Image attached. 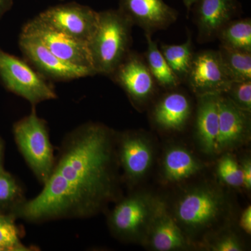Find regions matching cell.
Returning a JSON list of instances; mask_svg holds the SVG:
<instances>
[{"instance_id": "83f0119b", "label": "cell", "mask_w": 251, "mask_h": 251, "mask_svg": "<svg viewBox=\"0 0 251 251\" xmlns=\"http://www.w3.org/2000/svg\"><path fill=\"white\" fill-rule=\"evenodd\" d=\"M211 250L215 251H240L242 246L237 237L232 234H227L218 239L213 244Z\"/></svg>"}, {"instance_id": "5b68a950", "label": "cell", "mask_w": 251, "mask_h": 251, "mask_svg": "<svg viewBox=\"0 0 251 251\" xmlns=\"http://www.w3.org/2000/svg\"><path fill=\"white\" fill-rule=\"evenodd\" d=\"M157 201L140 193L120 200L108 217L112 234L124 241L138 240L146 237Z\"/></svg>"}, {"instance_id": "484cf974", "label": "cell", "mask_w": 251, "mask_h": 251, "mask_svg": "<svg viewBox=\"0 0 251 251\" xmlns=\"http://www.w3.org/2000/svg\"><path fill=\"white\" fill-rule=\"evenodd\" d=\"M218 173L222 181L229 186L236 188L243 186L242 168L230 155H226L220 160Z\"/></svg>"}, {"instance_id": "2e32d148", "label": "cell", "mask_w": 251, "mask_h": 251, "mask_svg": "<svg viewBox=\"0 0 251 251\" xmlns=\"http://www.w3.org/2000/svg\"><path fill=\"white\" fill-rule=\"evenodd\" d=\"M145 237L155 251L179 250L187 245L176 220L170 215L164 203L158 201Z\"/></svg>"}, {"instance_id": "4fadbf2b", "label": "cell", "mask_w": 251, "mask_h": 251, "mask_svg": "<svg viewBox=\"0 0 251 251\" xmlns=\"http://www.w3.org/2000/svg\"><path fill=\"white\" fill-rule=\"evenodd\" d=\"M117 153L119 165L130 181L141 179L153 160L152 148L148 140L132 132L117 134Z\"/></svg>"}, {"instance_id": "44dd1931", "label": "cell", "mask_w": 251, "mask_h": 251, "mask_svg": "<svg viewBox=\"0 0 251 251\" xmlns=\"http://www.w3.org/2000/svg\"><path fill=\"white\" fill-rule=\"evenodd\" d=\"M217 37L228 49L251 52V20H232L220 30Z\"/></svg>"}, {"instance_id": "5bb4252c", "label": "cell", "mask_w": 251, "mask_h": 251, "mask_svg": "<svg viewBox=\"0 0 251 251\" xmlns=\"http://www.w3.org/2000/svg\"><path fill=\"white\" fill-rule=\"evenodd\" d=\"M219 126L217 153L232 150L249 138L250 112L238 108L224 94L219 97Z\"/></svg>"}, {"instance_id": "30bf717a", "label": "cell", "mask_w": 251, "mask_h": 251, "mask_svg": "<svg viewBox=\"0 0 251 251\" xmlns=\"http://www.w3.org/2000/svg\"><path fill=\"white\" fill-rule=\"evenodd\" d=\"M198 97L224 94L231 82L225 72L219 50H204L194 54L186 80Z\"/></svg>"}, {"instance_id": "ba28073f", "label": "cell", "mask_w": 251, "mask_h": 251, "mask_svg": "<svg viewBox=\"0 0 251 251\" xmlns=\"http://www.w3.org/2000/svg\"><path fill=\"white\" fill-rule=\"evenodd\" d=\"M18 44L26 60L46 79L69 81L97 75L90 68L74 65L59 58L34 36L21 33Z\"/></svg>"}, {"instance_id": "f1b7e54d", "label": "cell", "mask_w": 251, "mask_h": 251, "mask_svg": "<svg viewBox=\"0 0 251 251\" xmlns=\"http://www.w3.org/2000/svg\"><path fill=\"white\" fill-rule=\"evenodd\" d=\"M242 168L243 175V187L247 191H250L251 188V160L247 158L243 163Z\"/></svg>"}, {"instance_id": "9c48e42d", "label": "cell", "mask_w": 251, "mask_h": 251, "mask_svg": "<svg viewBox=\"0 0 251 251\" xmlns=\"http://www.w3.org/2000/svg\"><path fill=\"white\" fill-rule=\"evenodd\" d=\"M110 77L136 105L148 102L156 91V81L145 57L133 51L128 52Z\"/></svg>"}, {"instance_id": "d4e9b609", "label": "cell", "mask_w": 251, "mask_h": 251, "mask_svg": "<svg viewBox=\"0 0 251 251\" xmlns=\"http://www.w3.org/2000/svg\"><path fill=\"white\" fill-rule=\"evenodd\" d=\"M16 219L11 214L0 213V249L2 251H39V248L23 244V230L16 225Z\"/></svg>"}, {"instance_id": "7402d4cb", "label": "cell", "mask_w": 251, "mask_h": 251, "mask_svg": "<svg viewBox=\"0 0 251 251\" xmlns=\"http://www.w3.org/2000/svg\"><path fill=\"white\" fill-rule=\"evenodd\" d=\"M225 72L231 82L251 80V52L220 46L219 50Z\"/></svg>"}, {"instance_id": "8fae6325", "label": "cell", "mask_w": 251, "mask_h": 251, "mask_svg": "<svg viewBox=\"0 0 251 251\" xmlns=\"http://www.w3.org/2000/svg\"><path fill=\"white\" fill-rule=\"evenodd\" d=\"M21 33L34 36L62 60L94 70L87 43L46 27L35 18L25 23Z\"/></svg>"}, {"instance_id": "9a60e30c", "label": "cell", "mask_w": 251, "mask_h": 251, "mask_svg": "<svg viewBox=\"0 0 251 251\" xmlns=\"http://www.w3.org/2000/svg\"><path fill=\"white\" fill-rule=\"evenodd\" d=\"M196 23L200 41L206 42L218 34L237 14V0H198Z\"/></svg>"}, {"instance_id": "3957f363", "label": "cell", "mask_w": 251, "mask_h": 251, "mask_svg": "<svg viewBox=\"0 0 251 251\" xmlns=\"http://www.w3.org/2000/svg\"><path fill=\"white\" fill-rule=\"evenodd\" d=\"M13 133L25 161L39 183L44 185L53 170L56 160L47 122L38 116L35 106H32L29 115L14 124Z\"/></svg>"}, {"instance_id": "ac0fdd59", "label": "cell", "mask_w": 251, "mask_h": 251, "mask_svg": "<svg viewBox=\"0 0 251 251\" xmlns=\"http://www.w3.org/2000/svg\"><path fill=\"white\" fill-rule=\"evenodd\" d=\"M191 115V104L181 92L167 94L158 101L153 112L156 125L163 129L181 130Z\"/></svg>"}, {"instance_id": "e0dca14e", "label": "cell", "mask_w": 251, "mask_h": 251, "mask_svg": "<svg viewBox=\"0 0 251 251\" xmlns=\"http://www.w3.org/2000/svg\"><path fill=\"white\" fill-rule=\"evenodd\" d=\"M220 95L205 94L198 97L196 135L200 147L206 154L217 153Z\"/></svg>"}, {"instance_id": "6da1fadb", "label": "cell", "mask_w": 251, "mask_h": 251, "mask_svg": "<svg viewBox=\"0 0 251 251\" xmlns=\"http://www.w3.org/2000/svg\"><path fill=\"white\" fill-rule=\"evenodd\" d=\"M117 133L89 122L67 133L41 192L12 213L30 224L97 215L118 197Z\"/></svg>"}, {"instance_id": "8992f818", "label": "cell", "mask_w": 251, "mask_h": 251, "mask_svg": "<svg viewBox=\"0 0 251 251\" xmlns=\"http://www.w3.org/2000/svg\"><path fill=\"white\" fill-rule=\"evenodd\" d=\"M224 209V198L214 188H193L183 195L175 207V220L185 228L199 231L212 226Z\"/></svg>"}, {"instance_id": "7a4b0ae2", "label": "cell", "mask_w": 251, "mask_h": 251, "mask_svg": "<svg viewBox=\"0 0 251 251\" xmlns=\"http://www.w3.org/2000/svg\"><path fill=\"white\" fill-rule=\"evenodd\" d=\"M133 24L120 10L99 12V23L88 43L96 74L110 76L130 51Z\"/></svg>"}, {"instance_id": "7c38bea8", "label": "cell", "mask_w": 251, "mask_h": 251, "mask_svg": "<svg viewBox=\"0 0 251 251\" xmlns=\"http://www.w3.org/2000/svg\"><path fill=\"white\" fill-rule=\"evenodd\" d=\"M119 10L131 22L151 34L170 27L177 19V11L163 0H120Z\"/></svg>"}, {"instance_id": "4dcf8cb0", "label": "cell", "mask_w": 251, "mask_h": 251, "mask_svg": "<svg viewBox=\"0 0 251 251\" xmlns=\"http://www.w3.org/2000/svg\"><path fill=\"white\" fill-rule=\"evenodd\" d=\"M14 4V0H0V20L2 18Z\"/></svg>"}, {"instance_id": "277c9868", "label": "cell", "mask_w": 251, "mask_h": 251, "mask_svg": "<svg viewBox=\"0 0 251 251\" xmlns=\"http://www.w3.org/2000/svg\"><path fill=\"white\" fill-rule=\"evenodd\" d=\"M0 80L6 90L32 106L57 99L54 87L27 62L0 49Z\"/></svg>"}, {"instance_id": "cb8c5ba5", "label": "cell", "mask_w": 251, "mask_h": 251, "mask_svg": "<svg viewBox=\"0 0 251 251\" xmlns=\"http://www.w3.org/2000/svg\"><path fill=\"white\" fill-rule=\"evenodd\" d=\"M26 200L18 180L4 168H0V213L12 214Z\"/></svg>"}, {"instance_id": "1f68e13d", "label": "cell", "mask_w": 251, "mask_h": 251, "mask_svg": "<svg viewBox=\"0 0 251 251\" xmlns=\"http://www.w3.org/2000/svg\"><path fill=\"white\" fill-rule=\"evenodd\" d=\"M4 142L0 138V168H3V159H4Z\"/></svg>"}, {"instance_id": "4316f807", "label": "cell", "mask_w": 251, "mask_h": 251, "mask_svg": "<svg viewBox=\"0 0 251 251\" xmlns=\"http://www.w3.org/2000/svg\"><path fill=\"white\" fill-rule=\"evenodd\" d=\"M224 94L238 108L251 111V80L232 82L228 90Z\"/></svg>"}, {"instance_id": "52a82bcc", "label": "cell", "mask_w": 251, "mask_h": 251, "mask_svg": "<svg viewBox=\"0 0 251 251\" xmlns=\"http://www.w3.org/2000/svg\"><path fill=\"white\" fill-rule=\"evenodd\" d=\"M35 18L46 27L88 44L98 26L99 12L87 6L67 3L49 8Z\"/></svg>"}, {"instance_id": "603a6c76", "label": "cell", "mask_w": 251, "mask_h": 251, "mask_svg": "<svg viewBox=\"0 0 251 251\" xmlns=\"http://www.w3.org/2000/svg\"><path fill=\"white\" fill-rule=\"evenodd\" d=\"M160 50L181 82L186 80L194 55L191 38L181 44H162Z\"/></svg>"}, {"instance_id": "d6a6232c", "label": "cell", "mask_w": 251, "mask_h": 251, "mask_svg": "<svg viewBox=\"0 0 251 251\" xmlns=\"http://www.w3.org/2000/svg\"><path fill=\"white\" fill-rule=\"evenodd\" d=\"M198 0H183L185 6L189 11L191 7L197 2Z\"/></svg>"}, {"instance_id": "f546056e", "label": "cell", "mask_w": 251, "mask_h": 251, "mask_svg": "<svg viewBox=\"0 0 251 251\" xmlns=\"http://www.w3.org/2000/svg\"><path fill=\"white\" fill-rule=\"evenodd\" d=\"M241 227L247 234L251 233V206H249L242 213L239 221Z\"/></svg>"}, {"instance_id": "d6986e66", "label": "cell", "mask_w": 251, "mask_h": 251, "mask_svg": "<svg viewBox=\"0 0 251 251\" xmlns=\"http://www.w3.org/2000/svg\"><path fill=\"white\" fill-rule=\"evenodd\" d=\"M201 168L197 158L187 150L180 147L169 149L163 158V176L169 181L188 179L198 173Z\"/></svg>"}, {"instance_id": "ffe728a7", "label": "cell", "mask_w": 251, "mask_h": 251, "mask_svg": "<svg viewBox=\"0 0 251 251\" xmlns=\"http://www.w3.org/2000/svg\"><path fill=\"white\" fill-rule=\"evenodd\" d=\"M145 36L148 49L145 52V59L149 70L156 81L157 85L167 90L176 88L181 83V80L172 70L158 49L156 41H153L151 34H145Z\"/></svg>"}, {"instance_id": "836d02e7", "label": "cell", "mask_w": 251, "mask_h": 251, "mask_svg": "<svg viewBox=\"0 0 251 251\" xmlns=\"http://www.w3.org/2000/svg\"><path fill=\"white\" fill-rule=\"evenodd\" d=\"M0 251H2V250H1V249H0Z\"/></svg>"}]
</instances>
